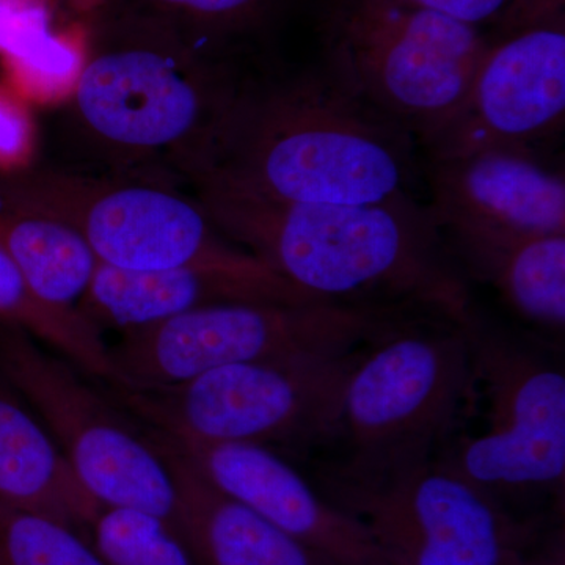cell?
I'll return each instance as SVG.
<instances>
[{
  "label": "cell",
  "instance_id": "cell-3",
  "mask_svg": "<svg viewBox=\"0 0 565 565\" xmlns=\"http://www.w3.org/2000/svg\"><path fill=\"white\" fill-rule=\"evenodd\" d=\"M243 77L166 22L96 7L71 120L99 172L181 174Z\"/></svg>",
  "mask_w": 565,
  "mask_h": 565
},
{
  "label": "cell",
  "instance_id": "cell-16",
  "mask_svg": "<svg viewBox=\"0 0 565 565\" xmlns=\"http://www.w3.org/2000/svg\"><path fill=\"white\" fill-rule=\"evenodd\" d=\"M147 433L172 473L174 527L200 565H323L291 535L212 486L169 441Z\"/></svg>",
  "mask_w": 565,
  "mask_h": 565
},
{
  "label": "cell",
  "instance_id": "cell-1",
  "mask_svg": "<svg viewBox=\"0 0 565 565\" xmlns=\"http://www.w3.org/2000/svg\"><path fill=\"white\" fill-rule=\"evenodd\" d=\"M416 145L321 63L244 74L181 178L270 202L385 203L414 196Z\"/></svg>",
  "mask_w": 565,
  "mask_h": 565
},
{
  "label": "cell",
  "instance_id": "cell-4",
  "mask_svg": "<svg viewBox=\"0 0 565 565\" xmlns=\"http://www.w3.org/2000/svg\"><path fill=\"white\" fill-rule=\"evenodd\" d=\"M468 321L397 308L360 348L334 444L343 455L326 478L367 481L440 456L470 390Z\"/></svg>",
  "mask_w": 565,
  "mask_h": 565
},
{
  "label": "cell",
  "instance_id": "cell-6",
  "mask_svg": "<svg viewBox=\"0 0 565 565\" xmlns=\"http://www.w3.org/2000/svg\"><path fill=\"white\" fill-rule=\"evenodd\" d=\"M360 348L230 364L178 385H109V394L145 427L178 440L305 451L337 444Z\"/></svg>",
  "mask_w": 565,
  "mask_h": 565
},
{
  "label": "cell",
  "instance_id": "cell-23",
  "mask_svg": "<svg viewBox=\"0 0 565 565\" xmlns=\"http://www.w3.org/2000/svg\"><path fill=\"white\" fill-rule=\"evenodd\" d=\"M88 539L106 565H200L172 523L140 509L103 505Z\"/></svg>",
  "mask_w": 565,
  "mask_h": 565
},
{
  "label": "cell",
  "instance_id": "cell-22",
  "mask_svg": "<svg viewBox=\"0 0 565 565\" xmlns=\"http://www.w3.org/2000/svg\"><path fill=\"white\" fill-rule=\"evenodd\" d=\"M275 3L277 0H99L96 7L147 14L172 25L215 57L233 62L243 41L269 21Z\"/></svg>",
  "mask_w": 565,
  "mask_h": 565
},
{
  "label": "cell",
  "instance_id": "cell-11",
  "mask_svg": "<svg viewBox=\"0 0 565 565\" xmlns=\"http://www.w3.org/2000/svg\"><path fill=\"white\" fill-rule=\"evenodd\" d=\"M321 492L363 523L392 565H503L534 537L440 459L367 481L326 478Z\"/></svg>",
  "mask_w": 565,
  "mask_h": 565
},
{
  "label": "cell",
  "instance_id": "cell-13",
  "mask_svg": "<svg viewBox=\"0 0 565 565\" xmlns=\"http://www.w3.org/2000/svg\"><path fill=\"white\" fill-rule=\"evenodd\" d=\"M430 212L452 256L565 233V177L541 151L494 148L429 161Z\"/></svg>",
  "mask_w": 565,
  "mask_h": 565
},
{
  "label": "cell",
  "instance_id": "cell-19",
  "mask_svg": "<svg viewBox=\"0 0 565 565\" xmlns=\"http://www.w3.org/2000/svg\"><path fill=\"white\" fill-rule=\"evenodd\" d=\"M0 247L32 291L54 307L77 310L98 259L65 223L0 200Z\"/></svg>",
  "mask_w": 565,
  "mask_h": 565
},
{
  "label": "cell",
  "instance_id": "cell-24",
  "mask_svg": "<svg viewBox=\"0 0 565 565\" xmlns=\"http://www.w3.org/2000/svg\"><path fill=\"white\" fill-rule=\"evenodd\" d=\"M0 565H106L87 535L0 503Z\"/></svg>",
  "mask_w": 565,
  "mask_h": 565
},
{
  "label": "cell",
  "instance_id": "cell-26",
  "mask_svg": "<svg viewBox=\"0 0 565 565\" xmlns=\"http://www.w3.org/2000/svg\"><path fill=\"white\" fill-rule=\"evenodd\" d=\"M435 11L471 28H494L533 0H396Z\"/></svg>",
  "mask_w": 565,
  "mask_h": 565
},
{
  "label": "cell",
  "instance_id": "cell-2",
  "mask_svg": "<svg viewBox=\"0 0 565 565\" xmlns=\"http://www.w3.org/2000/svg\"><path fill=\"white\" fill-rule=\"evenodd\" d=\"M215 228L319 302L473 316L467 281L415 196L375 204L280 203L193 189Z\"/></svg>",
  "mask_w": 565,
  "mask_h": 565
},
{
  "label": "cell",
  "instance_id": "cell-15",
  "mask_svg": "<svg viewBox=\"0 0 565 565\" xmlns=\"http://www.w3.org/2000/svg\"><path fill=\"white\" fill-rule=\"evenodd\" d=\"M319 302L282 277H250L207 269L173 267L126 270L98 264L77 310L102 332L143 329L210 305L226 302Z\"/></svg>",
  "mask_w": 565,
  "mask_h": 565
},
{
  "label": "cell",
  "instance_id": "cell-18",
  "mask_svg": "<svg viewBox=\"0 0 565 565\" xmlns=\"http://www.w3.org/2000/svg\"><path fill=\"white\" fill-rule=\"evenodd\" d=\"M456 263L493 286L511 310L541 329L565 326V233L520 237L459 253Z\"/></svg>",
  "mask_w": 565,
  "mask_h": 565
},
{
  "label": "cell",
  "instance_id": "cell-27",
  "mask_svg": "<svg viewBox=\"0 0 565 565\" xmlns=\"http://www.w3.org/2000/svg\"><path fill=\"white\" fill-rule=\"evenodd\" d=\"M503 565H565V542L563 530L550 535L541 545H533V539L519 546Z\"/></svg>",
  "mask_w": 565,
  "mask_h": 565
},
{
  "label": "cell",
  "instance_id": "cell-20",
  "mask_svg": "<svg viewBox=\"0 0 565 565\" xmlns=\"http://www.w3.org/2000/svg\"><path fill=\"white\" fill-rule=\"evenodd\" d=\"M0 58L20 95L71 92L84 50L54 31L47 0H0Z\"/></svg>",
  "mask_w": 565,
  "mask_h": 565
},
{
  "label": "cell",
  "instance_id": "cell-17",
  "mask_svg": "<svg viewBox=\"0 0 565 565\" xmlns=\"http://www.w3.org/2000/svg\"><path fill=\"white\" fill-rule=\"evenodd\" d=\"M0 503L87 535L103 508L81 484L35 412L0 374Z\"/></svg>",
  "mask_w": 565,
  "mask_h": 565
},
{
  "label": "cell",
  "instance_id": "cell-21",
  "mask_svg": "<svg viewBox=\"0 0 565 565\" xmlns=\"http://www.w3.org/2000/svg\"><path fill=\"white\" fill-rule=\"evenodd\" d=\"M0 322L24 330L39 343L65 356L88 377L118 384L102 332L79 310L54 307L40 299L17 264L0 247Z\"/></svg>",
  "mask_w": 565,
  "mask_h": 565
},
{
  "label": "cell",
  "instance_id": "cell-25",
  "mask_svg": "<svg viewBox=\"0 0 565 565\" xmlns=\"http://www.w3.org/2000/svg\"><path fill=\"white\" fill-rule=\"evenodd\" d=\"M35 150V126L24 96L0 84V173L29 167Z\"/></svg>",
  "mask_w": 565,
  "mask_h": 565
},
{
  "label": "cell",
  "instance_id": "cell-5",
  "mask_svg": "<svg viewBox=\"0 0 565 565\" xmlns=\"http://www.w3.org/2000/svg\"><path fill=\"white\" fill-rule=\"evenodd\" d=\"M0 200L65 223L99 263L117 269L193 266L250 277L278 275L226 239L199 200L167 178L25 167L0 173Z\"/></svg>",
  "mask_w": 565,
  "mask_h": 565
},
{
  "label": "cell",
  "instance_id": "cell-9",
  "mask_svg": "<svg viewBox=\"0 0 565 565\" xmlns=\"http://www.w3.org/2000/svg\"><path fill=\"white\" fill-rule=\"evenodd\" d=\"M397 307L329 302H226L122 332L109 348L118 384H184L217 367L355 351Z\"/></svg>",
  "mask_w": 565,
  "mask_h": 565
},
{
  "label": "cell",
  "instance_id": "cell-7",
  "mask_svg": "<svg viewBox=\"0 0 565 565\" xmlns=\"http://www.w3.org/2000/svg\"><path fill=\"white\" fill-rule=\"evenodd\" d=\"M487 33L396 0H332L323 62L355 98L422 145L462 104Z\"/></svg>",
  "mask_w": 565,
  "mask_h": 565
},
{
  "label": "cell",
  "instance_id": "cell-28",
  "mask_svg": "<svg viewBox=\"0 0 565 565\" xmlns=\"http://www.w3.org/2000/svg\"><path fill=\"white\" fill-rule=\"evenodd\" d=\"M99 0H95V7L98 6Z\"/></svg>",
  "mask_w": 565,
  "mask_h": 565
},
{
  "label": "cell",
  "instance_id": "cell-10",
  "mask_svg": "<svg viewBox=\"0 0 565 565\" xmlns=\"http://www.w3.org/2000/svg\"><path fill=\"white\" fill-rule=\"evenodd\" d=\"M81 373L24 330L0 322V374L39 416L81 484L102 505L140 509L174 526L177 490L158 446Z\"/></svg>",
  "mask_w": 565,
  "mask_h": 565
},
{
  "label": "cell",
  "instance_id": "cell-8",
  "mask_svg": "<svg viewBox=\"0 0 565 565\" xmlns=\"http://www.w3.org/2000/svg\"><path fill=\"white\" fill-rule=\"evenodd\" d=\"M467 332L470 390L462 423L476 419L478 426L457 430L437 459L501 505L509 498L559 497L565 478L563 367L476 313Z\"/></svg>",
  "mask_w": 565,
  "mask_h": 565
},
{
  "label": "cell",
  "instance_id": "cell-12",
  "mask_svg": "<svg viewBox=\"0 0 565 565\" xmlns=\"http://www.w3.org/2000/svg\"><path fill=\"white\" fill-rule=\"evenodd\" d=\"M565 0H533L487 33L462 104L419 145L429 161L539 151L564 128Z\"/></svg>",
  "mask_w": 565,
  "mask_h": 565
},
{
  "label": "cell",
  "instance_id": "cell-14",
  "mask_svg": "<svg viewBox=\"0 0 565 565\" xmlns=\"http://www.w3.org/2000/svg\"><path fill=\"white\" fill-rule=\"evenodd\" d=\"M161 437L212 486L291 535L323 565H392L362 522L273 449Z\"/></svg>",
  "mask_w": 565,
  "mask_h": 565
}]
</instances>
